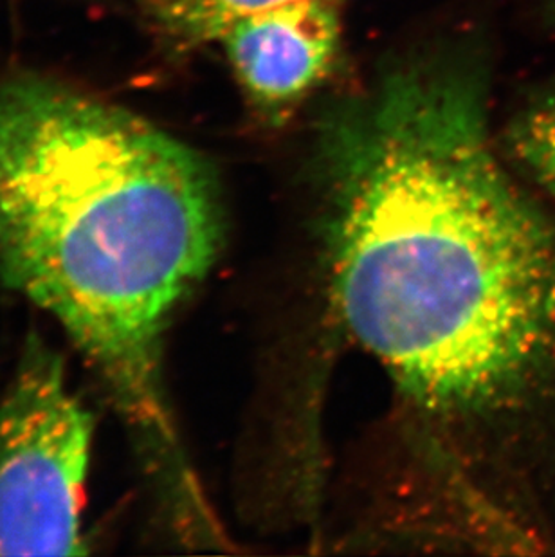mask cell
Here are the masks:
<instances>
[{
	"mask_svg": "<svg viewBox=\"0 0 555 557\" xmlns=\"http://www.w3.org/2000/svg\"><path fill=\"white\" fill-rule=\"evenodd\" d=\"M95 416L62 356L32 334L0 400V556H84Z\"/></svg>",
	"mask_w": 555,
	"mask_h": 557,
	"instance_id": "3957f363",
	"label": "cell"
},
{
	"mask_svg": "<svg viewBox=\"0 0 555 557\" xmlns=\"http://www.w3.org/2000/svg\"><path fill=\"white\" fill-rule=\"evenodd\" d=\"M222 232L202 153L57 79L0 82V280L53 315L103 379L175 527L211 509L164 392V332Z\"/></svg>",
	"mask_w": 555,
	"mask_h": 557,
	"instance_id": "7a4b0ae2",
	"label": "cell"
},
{
	"mask_svg": "<svg viewBox=\"0 0 555 557\" xmlns=\"http://www.w3.org/2000/svg\"><path fill=\"white\" fill-rule=\"evenodd\" d=\"M143 24L173 53L219 44L231 27L299 0H134Z\"/></svg>",
	"mask_w": 555,
	"mask_h": 557,
	"instance_id": "5b68a950",
	"label": "cell"
},
{
	"mask_svg": "<svg viewBox=\"0 0 555 557\" xmlns=\"http://www.w3.org/2000/svg\"><path fill=\"white\" fill-rule=\"evenodd\" d=\"M252 111L280 122L321 85L341 44V0H299L231 27L221 42Z\"/></svg>",
	"mask_w": 555,
	"mask_h": 557,
	"instance_id": "277c9868",
	"label": "cell"
},
{
	"mask_svg": "<svg viewBox=\"0 0 555 557\" xmlns=\"http://www.w3.org/2000/svg\"><path fill=\"white\" fill-rule=\"evenodd\" d=\"M332 300L474 512L555 394V222L499 163L482 69L404 63L323 114Z\"/></svg>",
	"mask_w": 555,
	"mask_h": 557,
	"instance_id": "6da1fadb",
	"label": "cell"
},
{
	"mask_svg": "<svg viewBox=\"0 0 555 557\" xmlns=\"http://www.w3.org/2000/svg\"><path fill=\"white\" fill-rule=\"evenodd\" d=\"M551 13H552V15H554V21H555V0H552Z\"/></svg>",
	"mask_w": 555,
	"mask_h": 557,
	"instance_id": "52a82bcc",
	"label": "cell"
},
{
	"mask_svg": "<svg viewBox=\"0 0 555 557\" xmlns=\"http://www.w3.org/2000/svg\"><path fill=\"white\" fill-rule=\"evenodd\" d=\"M505 148L514 164L555 200V87L514 117Z\"/></svg>",
	"mask_w": 555,
	"mask_h": 557,
	"instance_id": "8992f818",
	"label": "cell"
}]
</instances>
